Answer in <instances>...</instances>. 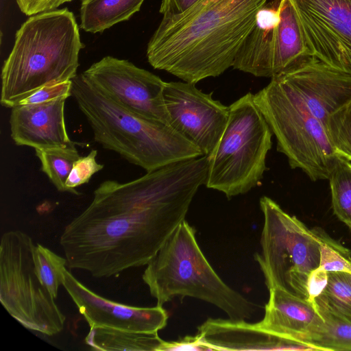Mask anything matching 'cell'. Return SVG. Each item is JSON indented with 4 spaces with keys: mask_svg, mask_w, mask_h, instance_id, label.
Wrapping results in <instances>:
<instances>
[{
    "mask_svg": "<svg viewBox=\"0 0 351 351\" xmlns=\"http://www.w3.org/2000/svg\"><path fill=\"white\" fill-rule=\"evenodd\" d=\"M309 55L351 75V0H289Z\"/></svg>",
    "mask_w": 351,
    "mask_h": 351,
    "instance_id": "cell-11",
    "label": "cell"
},
{
    "mask_svg": "<svg viewBox=\"0 0 351 351\" xmlns=\"http://www.w3.org/2000/svg\"><path fill=\"white\" fill-rule=\"evenodd\" d=\"M319 242V267L329 271L351 274V251L332 239L322 229H313Z\"/></svg>",
    "mask_w": 351,
    "mask_h": 351,
    "instance_id": "cell-28",
    "label": "cell"
},
{
    "mask_svg": "<svg viewBox=\"0 0 351 351\" xmlns=\"http://www.w3.org/2000/svg\"><path fill=\"white\" fill-rule=\"evenodd\" d=\"M328 282V272L319 267L309 275L307 281L308 301L313 303L322 292Z\"/></svg>",
    "mask_w": 351,
    "mask_h": 351,
    "instance_id": "cell-33",
    "label": "cell"
},
{
    "mask_svg": "<svg viewBox=\"0 0 351 351\" xmlns=\"http://www.w3.org/2000/svg\"><path fill=\"white\" fill-rule=\"evenodd\" d=\"M82 76L106 97L143 118L169 125L163 88L165 82L126 60L106 56Z\"/></svg>",
    "mask_w": 351,
    "mask_h": 351,
    "instance_id": "cell-10",
    "label": "cell"
},
{
    "mask_svg": "<svg viewBox=\"0 0 351 351\" xmlns=\"http://www.w3.org/2000/svg\"><path fill=\"white\" fill-rule=\"evenodd\" d=\"M163 98L169 125L204 156L210 155L226 129L229 106L184 81L165 82Z\"/></svg>",
    "mask_w": 351,
    "mask_h": 351,
    "instance_id": "cell-12",
    "label": "cell"
},
{
    "mask_svg": "<svg viewBox=\"0 0 351 351\" xmlns=\"http://www.w3.org/2000/svg\"><path fill=\"white\" fill-rule=\"evenodd\" d=\"M44 172L58 191L66 192V182L75 162L80 157L75 145L35 149Z\"/></svg>",
    "mask_w": 351,
    "mask_h": 351,
    "instance_id": "cell-24",
    "label": "cell"
},
{
    "mask_svg": "<svg viewBox=\"0 0 351 351\" xmlns=\"http://www.w3.org/2000/svg\"><path fill=\"white\" fill-rule=\"evenodd\" d=\"M174 350L207 351L211 350L209 347L204 344L200 337L196 335L195 336H186L177 341H165L160 349V351Z\"/></svg>",
    "mask_w": 351,
    "mask_h": 351,
    "instance_id": "cell-32",
    "label": "cell"
},
{
    "mask_svg": "<svg viewBox=\"0 0 351 351\" xmlns=\"http://www.w3.org/2000/svg\"><path fill=\"white\" fill-rule=\"evenodd\" d=\"M268 289L265 315L257 324L280 337L306 343L322 319L315 304L277 287Z\"/></svg>",
    "mask_w": 351,
    "mask_h": 351,
    "instance_id": "cell-17",
    "label": "cell"
},
{
    "mask_svg": "<svg viewBox=\"0 0 351 351\" xmlns=\"http://www.w3.org/2000/svg\"><path fill=\"white\" fill-rule=\"evenodd\" d=\"M198 0H162L160 7V13L163 16L180 14Z\"/></svg>",
    "mask_w": 351,
    "mask_h": 351,
    "instance_id": "cell-34",
    "label": "cell"
},
{
    "mask_svg": "<svg viewBox=\"0 0 351 351\" xmlns=\"http://www.w3.org/2000/svg\"><path fill=\"white\" fill-rule=\"evenodd\" d=\"M34 260L40 282L56 299L63 284L66 259L38 243L34 247Z\"/></svg>",
    "mask_w": 351,
    "mask_h": 351,
    "instance_id": "cell-26",
    "label": "cell"
},
{
    "mask_svg": "<svg viewBox=\"0 0 351 351\" xmlns=\"http://www.w3.org/2000/svg\"><path fill=\"white\" fill-rule=\"evenodd\" d=\"M267 0H198L163 16L147 47L149 63L196 84L232 66Z\"/></svg>",
    "mask_w": 351,
    "mask_h": 351,
    "instance_id": "cell-2",
    "label": "cell"
},
{
    "mask_svg": "<svg viewBox=\"0 0 351 351\" xmlns=\"http://www.w3.org/2000/svg\"><path fill=\"white\" fill-rule=\"evenodd\" d=\"M313 304L351 319V274L328 272V282Z\"/></svg>",
    "mask_w": 351,
    "mask_h": 351,
    "instance_id": "cell-23",
    "label": "cell"
},
{
    "mask_svg": "<svg viewBox=\"0 0 351 351\" xmlns=\"http://www.w3.org/2000/svg\"><path fill=\"white\" fill-rule=\"evenodd\" d=\"M72 97L94 139L147 172L204 156L171 125L136 115L106 97L82 74L72 80Z\"/></svg>",
    "mask_w": 351,
    "mask_h": 351,
    "instance_id": "cell-4",
    "label": "cell"
},
{
    "mask_svg": "<svg viewBox=\"0 0 351 351\" xmlns=\"http://www.w3.org/2000/svg\"><path fill=\"white\" fill-rule=\"evenodd\" d=\"M142 278L158 306L179 296L210 303L235 320L251 319L256 311L255 304L215 272L197 243L195 230L185 220L147 263Z\"/></svg>",
    "mask_w": 351,
    "mask_h": 351,
    "instance_id": "cell-5",
    "label": "cell"
},
{
    "mask_svg": "<svg viewBox=\"0 0 351 351\" xmlns=\"http://www.w3.org/2000/svg\"><path fill=\"white\" fill-rule=\"evenodd\" d=\"M82 47L75 16L67 8L29 16L17 30L2 67L1 105L12 108L43 86L74 79Z\"/></svg>",
    "mask_w": 351,
    "mask_h": 351,
    "instance_id": "cell-3",
    "label": "cell"
},
{
    "mask_svg": "<svg viewBox=\"0 0 351 351\" xmlns=\"http://www.w3.org/2000/svg\"><path fill=\"white\" fill-rule=\"evenodd\" d=\"M144 0H81L80 27L90 33L102 32L128 20L139 11Z\"/></svg>",
    "mask_w": 351,
    "mask_h": 351,
    "instance_id": "cell-20",
    "label": "cell"
},
{
    "mask_svg": "<svg viewBox=\"0 0 351 351\" xmlns=\"http://www.w3.org/2000/svg\"><path fill=\"white\" fill-rule=\"evenodd\" d=\"M197 335L211 350H317L306 343L280 337L257 323L208 318Z\"/></svg>",
    "mask_w": 351,
    "mask_h": 351,
    "instance_id": "cell-16",
    "label": "cell"
},
{
    "mask_svg": "<svg viewBox=\"0 0 351 351\" xmlns=\"http://www.w3.org/2000/svg\"><path fill=\"white\" fill-rule=\"evenodd\" d=\"M332 206L335 215L351 229V162L339 156L330 171Z\"/></svg>",
    "mask_w": 351,
    "mask_h": 351,
    "instance_id": "cell-25",
    "label": "cell"
},
{
    "mask_svg": "<svg viewBox=\"0 0 351 351\" xmlns=\"http://www.w3.org/2000/svg\"><path fill=\"white\" fill-rule=\"evenodd\" d=\"M254 100L290 167L302 169L313 181L328 179L339 155L324 125L292 88L275 76L254 94Z\"/></svg>",
    "mask_w": 351,
    "mask_h": 351,
    "instance_id": "cell-6",
    "label": "cell"
},
{
    "mask_svg": "<svg viewBox=\"0 0 351 351\" xmlns=\"http://www.w3.org/2000/svg\"><path fill=\"white\" fill-rule=\"evenodd\" d=\"M72 80H69L52 85H47L21 101L19 104H40L53 101L60 97L68 98L72 96Z\"/></svg>",
    "mask_w": 351,
    "mask_h": 351,
    "instance_id": "cell-30",
    "label": "cell"
},
{
    "mask_svg": "<svg viewBox=\"0 0 351 351\" xmlns=\"http://www.w3.org/2000/svg\"><path fill=\"white\" fill-rule=\"evenodd\" d=\"M276 76L292 88L326 130L329 116L351 101V75L314 57Z\"/></svg>",
    "mask_w": 351,
    "mask_h": 351,
    "instance_id": "cell-14",
    "label": "cell"
},
{
    "mask_svg": "<svg viewBox=\"0 0 351 351\" xmlns=\"http://www.w3.org/2000/svg\"><path fill=\"white\" fill-rule=\"evenodd\" d=\"M208 167L204 155L130 182H103L60 236L68 267L102 278L147 265L185 220Z\"/></svg>",
    "mask_w": 351,
    "mask_h": 351,
    "instance_id": "cell-1",
    "label": "cell"
},
{
    "mask_svg": "<svg viewBox=\"0 0 351 351\" xmlns=\"http://www.w3.org/2000/svg\"><path fill=\"white\" fill-rule=\"evenodd\" d=\"M315 306L322 319L312 330L306 343L318 350L351 351V319Z\"/></svg>",
    "mask_w": 351,
    "mask_h": 351,
    "instance_id": "cell-22",
    "label": "cell"
},
{
    "mask_svg": "<svg viewBox=\"0 0 351 351\" xmlns=\"http://www.w3.org/2000/svg\"><path fill=\"white\" fill-rule=\"evenodd\" d=\"M62 286L90 328L134 332H158L167 324L161 306L138 307L120 304L97 295L77 280L66 269Z\"/></svg>",
    "mask_w": 351,
    "mask_h": 351,
    "instance_id": "cell-13",
    "label": "cell"
},
{
    "mask_svg": "<svg viewBox=\"0 0 351 351\" xmlns=\"http://www.w3.org/2000/svg\"><path fill=\"white\" fill-rule=\"evenodd\" d=\"M280 0L267 3L258 12L256 24L240 48L232 65L256 77H272L274 33L279 22Z\"/></svg>",
    "mask_w": 351,
    "mask_h": 351,
    "instance_id": "cell-18",
    "label": "cell"
},
{
    "mask_svg": "<svg viewBox=\"0 0 351 351\" xmlns=\"http://www.w3.org/2000/svg\"><path fill=\"white\" fill-rule=\"evenodd\" d=\"M260 207L264 219L261 252L255 259L267 287H277L308 301V278L320 262V245L314 230L267 196L260 199Z\"/></svg>",
    "mask_w": 351,
    "mask_h": 351,
    "instance_id": "cell-8",
    "label": "cell"
},
{
    "mask_svg": "<svg viewBox=\"0 0 351 351\" xmlns=\"http://www.w3.org/2000/svg\"><path fill=\"white\" fill-rule=\"evenodd\" d=\"M326 132L336 153L351 161V101L329 116Z\"/></svg>",
    "mask_w": 351,
    "mask_h": 351,
    "instance_id": "cell-27",
    "label": "cell"
},
{
    "mask_svg": "<svg viewBox=\"0 0 351 351\" xmlns=\"http://www.w3.org/2000/svg\"><path fill=\"white\" fill-rule=\"evenodd\" d=\"M66 97L11 108V137L19 146L34 149L67 147L74 145L68 136L64 119Z\"/></svg>",
    "mask_w": 351,
    "mask_h": 351,
    "instance_id": "cell-15",
    "label": "cell"
},
{
    "mask_svg": "<svg viewBox=\"0 0 351 351\" xmlns=\"http://www.w3.org/2000/svg\"><path fill=\"white\" fill-rule=\"evenodd\" d=\"M72 0H16L21 11L31 16L42 12L52 11Z\"/></svg>",
    "mask_w": 351,
    "mask_h": 351,
    "instance_id": "cell-31",
    "label": "cell"
},
{
    "mask_svg": "<svg viewBox=\"0 0 351 351\" xmlns=\"http://www.w3.org/2000/svg\"><path fill=\"white\" fill-rule=\"evenodd\" d=\"M279 15L274 33L272 77L312 57L306 47L299 19L289 0H280Z\"/></svg>",
    "mask_w": 351,
    "mask_h": 351,
    "instance_id": "cell-19",
    "label": "cell"
},
{
    "mask_svg": "<svg viewBox=\"0 0 351 351\" xmlns=\"http://www.w3.org/2000/svg\"><path fill=\"white\" fill-rule=\"evenodd\" d=\"M32 238L20 230L5 232L0 244V301L25 328L46 336L64 328L65 315L36 271Z\"/></svg>",
    "mask_w": 351,
    "mask_h": 351,
    "instance_id": "cell-9",
    "label": "cell"
},
{
    "mask_svg": "<svg viewBox=\"0 0 351 351\" xmlns=\"http://www.w3.org/2000/svg\"><path fill=\"white\" fill-rule=\"evenodd\" d=\"M229 109L226 129L208 156L205 184L228 198L245 194L261 182L273 134L252 93L233 102Z\"/></svg>",
    "mask_w": 351,
    "mask_h": 351,
    "instance_id": "cell-7",
    "label": "cell"
},
{
    "mask_svg": "<svg viewBox=\"0 0 351 351\" xmlns=\"http://www.w3.org/2000/svg\"><path fill=\"white\" fill-rule=\"evenodd\" d=\"M97 151L92 149L86 156H80L74 163L66 182V192L79 195L75 189L80 185L88 183L91 177L104 168V165L96 160Z\"/></svg>",
    "mask_w": 351,
    "mask_h": 351,
    "instance_id": "cell-29",
    "label": "cell"
},
{
    "mask_svg": "<svg viewBox=\"0 0 351 351\" xmlns=\"http://www.w3.org/2000/svg\"><path fill=\"white\" fill-rule=\"evenodd\" d=\"M85 343L94 350L160 351L165 342L158 332H134L90 328Z\"/></svg>",
    "mask_w": 351,
    "mask_h": 351,
    "instance_id": "cell-21",
    "label": "cell"
}]
</instances>
